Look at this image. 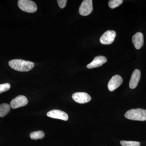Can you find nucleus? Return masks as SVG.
Masks as SVG:
<instances>
[{
  "label": "nucleus",
  "instance_id": "1",
  "mask_svg": "<svg viewBox=\"0 0 146 146\" xmlns=\"http://www.w3.org/2000/svg\"><path fill=\"white\" fill-rule=\"evenodd\" d=\"M9 66L16 71L25 72L30 71L34 68L35 64L31 61L13 59L9 62Z\"/></svg>",
  "mask_w": 146,
  "mask_h": 146
},
{
  "label": "nucleus",
  "instance_id": "2",
  "mask_svg": "<svg viewBox=\"0 0 146 146\" xmlns=\"http://www.w3.org/2000/svg\"><path fill=\"white\" fill-rule=\"evenodd\" d=\"M125 116L128 119L145 121L146 120V110L141 108L130 110L126 112Z\"/></svg>",
  "mask_w": 146,
  "mask_h": 146
},
{
  "label": "nucleus",
  "instance_id": "3",
  "mask_svg": "<svg viewBox=\"0 0 146 146\" xmlns=\"http://www.w3.org/2000/svg\"><path fill=\"white\" fill-rule=\"evenodd\" d=\"M18 5L20 9L28 13H34L37 9L36 3L29 0H19L18 1Z\"/></svg>",
  "mask_w": 146,
  "mask_h": 146
},
{
  "label": "nucleus",
  "instance_id": "4",
  "mask_svg": "<svg viewBox=\"0 0 146 146\" xmlns=\"http://www.w3.org/2000/svg\"><path fill=\"white\" fill-rule=\"evenodd\" d=\"M93 1L84 0L82 3L79 9L80 14L82 16H87L93 11Z\"/></svg>",
  "mask_w": 146,
  "mask_h": 146
},
{
  "label": "nucleus",
  "instance_id": "5",
  "mask_svg": "<svg viewBox=\"0 0 146 146\" xmlns=\"http://www.w3.org/2000/svg\"><path fill=\"white\" fill-rule=\"evenodd\" d=\"M116 36V32L114 31H107L100 38V42L102 44H110L114 42Z\"/></svg>",
  "mask_w": 146,
  "mask_h": 146
},
{
  "label": "nucleus",
  "instance_id": "6",
  "mask_svg": "<svg viewBox=\"0 0 146 146\" xmlns=\"http://www.w3.org/2000/svg\"><path fill=\"white\" fill-rule=\"evenodd\" d=\"M28 103L27 98L24 96H19L11 101L10 106L13 109L23 107L27 105Z\"/></svg>",
  "mask_w": 146,
  "mask_h": 146
},
{
  "label": "nucleus",
  "instance_id": "7",
  "mask_svg": "<svg viewBox=\"0 0 146 146\" xmlns=\"http://www.w3.org/2000/svg\"><path fill=\"white\" fill-rule=\"evenodd\" d=\"M72 98L74 100L79 104L89 102L91 100V97L85 92H77L73 94Z\"/></svg>",
  "mask_w": 146,
  "mask_h": 146
},
{
  "label": "nucleus",
  "instance_id": "8",
  "mask_svg": "<svg viewBox=\"0 0 146 146\" xmlns=\"http://www.w3.org/2000/svg\"><path fill=\"white\" fill-rule=\"evenodd\" d=\"M122 82L123 79L121 77L118 75H116L112 76L110 80L108 87L110 91H113L118 88Z\"/></svg>",
  "mask_w": 146,
  "mask_h": 146
},
{
  "label": "nucleus",
  "instance_id": "9",
  "mask_svg": "<svg viewBox=\"0 0 146 146\" xmlns=\"http://www.w3.org/2000/svg\"><path fill=\"white\" fill-rule=\"evenodd\" d=\"M47 115L50 117L59 119L64 121H66L68 119V114L64 111L58 110H50L47 112Z\"/></svg>",
  "mask_w": 146,
  "mask_h": 146
},
{
  "label": "nucleus",
  "instance_id": "10",
  "mask_svg": "<svg viewBox=\"0 0 146 146\" xmlns=\"http://www.w3.org/2000/svg\"><path fill=\"white\" fill-rule=\"evenodd\" d=\"M107 61V58L104 56H96L93 61L87 65L86 67L88 69L98 68L106 63Z\"/></svg>",
  "mask_w": 146,
  "mask_h": 146
},
{
  "label": "nucleus",
  "instance_id": "11",
  "mask_svg": "<svg viewBox=\"0 0 146 146\" xmlns=\"http://www.w3.org/2000/svg\"><path fill=\"white\" fill-rule=\"evenodd\" d=\"M141 76V71L139 70L136 69L133 71L129 81V86L131 89H134L136 88L140 81Z\"/></svg>",
  "mask_w": 146,
  "mask_h": 146
},
{
  "label": "nucleus",
  "instance_id": "12",
  "mask_svg": "<svg viewBox=\"0 0 146 146\" xmlns=\"http://www.w3.org/2000/svg\"><path fill=\"white\" fill-rule=\"evenodd\" d=\"M132 43L136 49H140L144 44V36L143 33L138 32L133 35Z\"/></svg>",
  "mask_w": 146,
  "mask_h": 146
},
{
  "label": "nucleus",
  "instance_id": "13",
  "mask_svg": "<svg viewBox=\"0 0 146 146\" xmlns=\"http://www.w3.org/2000/svg\"><path fill=\"white\" fill-rule=\"evenodd\" d=\"M10 105L8 104L4 103L0 105V117H3L6 116L11 110Z\"/></svg>",
  "mask_w": 146,
  "mask_h": 146
},
{
  "label": "nucleus",
  "instance_id": "14",
  "mask_svg": "<svg viewBox=\"0 0 146 146\" xmlns=\"http://www.w3.org/2000/svg\"><path fill=\"white\" fill-rule=\"evenodd\" d=\"M45 136L44 133L42 131H34L30 134V137L33 140L41 139L44 138Z\"/></svg>",
  "mask_w": 146,
  "mask_h": 146
},
{
  "label": "nucleus",
  "instance_id": "15",
  "mask_svg": "<svg viewBox=\"0 0 146 146\" xmlns=\"http://www.w3.org/2000/svg\"><path fill=\"white\" fill-rule=\"evenodd\" d=\"M122 0H110L108 2V5L111 9H114L118 7L122 4Z\"/></svg>",
  "mask_w": 146,
  "mask_h": 146
},
{
  "label": "nucleus",
  "instance_id": "16",
  "mask_svg": "<svg viewBox=\"0 0 146 146\" xmlns=\"http://www.w3.org/2000/svg\"><path fill=\"white\" fill-rule=\"evenodd\" d=\"M120 143L122 146H140L141 144L136 141H121Z\"/></svg>",
  "mask_w": 146,
  "mask_h": 146
},
{
  "label": "nucleus",
  "instance_id": "17",
  "mask_svg": "<svg viewBox=\"0 0 146 146\" xmlns=\"http://www.w3.org/2000/svg\"><path fill=\"white\" fill-rule=\"evenodd\" d=\"M11 87L10 84L9 83H5L0 84V94L3 92L8 91Z\"/></svg>",
  "mask_w": 146,
  "mask_h": 146
},
{
  "label": "nucleus",
  "instance_id": "18",
  "mask_svg": "<svg viewBox=\"0 0 146 146\" xmlns=\"http://www.w3.org/2000/svg\"><path fill=\"white\" fill-rule=\"evenodd\" d=\"M58 4L60 8L63 9L66 6L68 1L67 0H58Z\"/></svg>",
  "mask_w": 146,
  "mask_h": 146
}]
</instances>
